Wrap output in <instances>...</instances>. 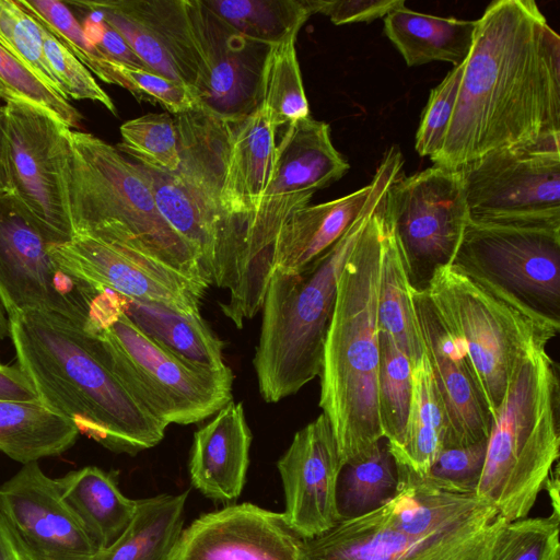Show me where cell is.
Segmentation results:
<instances>
[{
  "instance_id": "cell-31",
  "label": "cell",
  "mask_w": 560,
  "mask_h": 560,
  "mask_svg": "<svg viewBox=\"0 0 560 560\" xmlns=\"http://www.w3.org/2000/svg\"><path fill=\"white\" fill-rule=\"evenodd\" d=\"M377 299L378 332L389 335L415 366L424 354L407 267L386 212Z\"/></svg>"
},
{
  "instance_id": "cell-27",
  "label": "cell",
  "mask_w": 560,
  "mask_h": 560,
  "mask_svg": "<svg viewBox=\"0 0 560 560\" xmlns=\"http://www.w3.org/2000/svg\"><path fill=\"white\" fill-rule=\"evenodd\" d=\"M476 26L477 21L418 13L405 5L384 18V34L409 67L432 61L460 65L469 55Z\"/></svg>"
},
{
  "instance_id": "cell-50",
  "label": "cell",
  "mask_w": 560,
  "mask_h": 560,
  "mask_svg": "<svg viewBox=\"0 0 560 560\" xmlns=\"http://www.w3.org/2000/svg\"><path fill=\"white\" fill-rule=\"evenodd\" d=\"M0 400L38 401V394L19 365L0 364Z\"/></svg>"
},
{
  "instance_id": "cell-9",
  "label": "cell",
  "mask_w": 560,
  "mask_h": 560,
  "mask_svg": "<svg viewBox=\"0 0 560 560\" xmlns=\"http://www.w3.org/2000/svg\"><path fill=\"white\" fill-rule=\"evenodd\" d=\"M85 329L127 390L166 427L200 422L232 400L229 366L209 371L184 362L148 337L110 290L100 289Z\"/></svg>"
},
{
  "instance_id": "cell-51",
  "label": "cell",
  "mask_w": 560,
  "mask_h": 560,
  "mask_svg": "<svg viewBox=\"0 0 560 560\" xmlns=\"http://www.w3.org/2000/svg\"><path fill=\"white\" fill-rule=\"evenodd\" d=\"M0 560H39L0 513Z\"/></svg>"
},
{
  "instance_id": "cell-37",
  "label": "cell",
  "mask_w": 560,
  "mask_h": 560,
  "mask_svg": "<svg viewBox=\"0 0 560 560\" xmlns=\"http://www.w3.org/2000/svg\"><path fill=\"white\" fill-rule=\"evenodd\" d=\"M127 3L156 35L177 67L185 84L197 94L201 63L189 25L185 0H127Z\"/></svg>"
},
{
  "instance_id": "cell-46",
  "label": "cell",
  "mask_w": 560,
  "mask_h": 560,
  "mask_svg": "<svg viewBox=\"0 0 560 560\" xmlns=\"http://www.w3.org/2000/svg\"><path fill=\"white\" fill-rule=\"evenodd\" d=\"M119 67L138 101L158 103L175 116L201 108L200 101L191 88L148 69L124 65Z\"/></svg>"
},
{
  "instance_id": "cell-16",
  "label": "cell",
  "mask_w": 560,
  "mask_h": 560,
  "mask_svg": "<svg viewBox=\"0 0 560 560\" xmlns=\"http://www.w3.org/2000/svg\"><path fill=\"white\" fill-rule=\"evenodd\" d=\"M48 250L62 271L91 287L187 314L200 313L205 289L139 253L79 235L67 243L49 244Z\"/></svg>"
},
{
  "instance_id": "cell-45",
  "label": "cell",
  "mask_w": 560,
  "mask_h": 560,
  "mask_svg": "<svg viewBox=\"0 0 560 560\" xmlns=\"http://www.w3.org/2000/svg\"><path fill=\"white\" fill-rule=\"evenodd\" d=\"M464 62L454 66L431 90L416 133L415 149L420 156L433 158L442 148L454 112Z\"/></svg>"
},
{
  "instance_id": "cell-14",
  "label": "cell",
  "mask_w": 560,
  "mask_h": 560,
  "mask_svg": "<svg viewBox=\"0 0 560 560\" xmlns=\"http://www.w3.org/2000/svg\"><path fill=\"white\" fill-rule=\"evenodd\" d=\"M386 212L412 288L452 262L469 214L459 170L433 165L399 174L386 192Z\"/></svg>"
},
{
  "instance_id": "cell-44",
  "label": "cell",
  "mask_w": 560,
  "mask_h": 560,
  "mask_svg": "<svg viewBox=\"0 0 560 560\" xmlns=\"http://www.w3.org/2000/svg\"><path fill=\"white\" fill-rule=\"evenodd\" d=\"M38 25L45 57L61 83L67 97L97 102L112 114L117 115L113 100L100 86L88 68L48 30L40 23Z\"/></svg>"
},
{
  "instance_id": "cell-5",
  "label": "cell",
  "mask_w": 560,
  "mask_h": 560,
  "mask_svg": "<svg viewBox=\"0 0 560 560\" xmlns=\"http://www.w3.org/2000/svg\"><path fill=\"white\" fill-rule=\"evenodd\" d=\"M382 161L378 186L340 238L302 271L271 273L253 360L259 393L267 402L298 393L320 373L339 275L378 202L401 173L404 159L397 148H389Z\"/></svg>"
},
{
  "instance_id": "cell-11",
  "label": "cell",
  "mask_w": 560,
  "mask_h": 560,
  "mask_svg": "<svg viewBox=\"0 0 560 560\" xmlns=\"http://www.w3.org/2000/svg\"><path fill=\"white\" fill-rule=\"evenodd\" d=\"M69 129L28 102L0 106V186L12 194L49 244L74 237Z\"/></svg>"
},
{
  "instance_id": "cell-47",
  "label": "cell",
  "mask_w": 560,
  "mask_h": 560,
  "mask_svg": "<svg viewBox=\"0 0 560 560\" xmlns=\"http://www.w3.org/2000/svg\"><path fill=\"white\" fill-rule=\"evenodd\" d=\"M487 441L441 451L427 476L445 487L476 492L481 476Z\"/></svg>"
},
{
  "instance_id": "cell-18",
  "label": "cell",
  "mask_w": 560,
  "mask_h": 560,
  "mask_svg": "<svg viewBox=\"0 0 560 560\" xmlns=\"http://www.w3.org/2000/svg\"><path fill=\"white\" fill-rule=\"evenodd\" d=\"M0 513L39 560H95L101 551L38 462L0 486Z\"/></svg>"
},
{
  "instance_id": "cell-15",
  "label": "cell",
  "mask_w": 560,
  "mask_h": 560,
  "mask_svg": "<svg viewBox=\"0 0 560 560\" xmlns=\"http://www.w3.org/2000/svg\"><path fill=\"white\" fill-rule=\"evenodd\" d=\"M36 224L0 186V304L12 316L23 311L60 315L86 327L100 289L62 271Z\"/></svg>"
},
{
  "instance_id": "cell-41",
  "label": "cell",
  "mask_w": 560,
  "mask_h": 560,
  "mask_svg": "<svg viewBox=\"0 0 560 560\" xmlns=\"http://www.w3.org/2000/svg\"><path fill=\"white\" fill-rule=\"evenodd\" d=\"M0 26L11 46L12 55L44 85L69 101L45 57L38 23L18 0H0Z\"/></svg>"
},
{
  "instance_id": "cell-32",
  "label": "cell",
  "mask_w": 560,
  "mask_h": 560,
  "mask_svg": "<svg viewBox=\"0 0 560 560\" xmlns=\"http://www.w3.org/2000/svg\"><path fill=\"white\" fill-rule=\"evenodd\" d=\"M135 162L149 184L160 214L198 253L210 276V264L220 229L219 217L199 201L174 172Z\"/></svg>"
},
{
  "instance_id": "cell-39",
  "label": "cell",
  "mask_w": 560,
  "mask_h": 560,
  "mask_svg": "<svg viewBox=\"0 0 560 560\" xmlns=\"http://www.w3.org/2000/svg\"><path fill=\"white\" fill-rule=\"evenodd\" d=\"M119 131L121 142L116 147L131 160L165 172L178 170V135L170 114L150 113L129 119Z\"/></svg>"
},
{
  "instance_id": "cell-49",
  "label": "cell",
  "mask_w": 560,
  "mask_h": 560,
  "mask_svg": "<svg viewBox=\"0 0 560 560\" xmlns=\"http://www.w3.org/2000/svg\"><path fill=\"white\" fill-rule=\"evenodd\" d=\"M80 9L86 11L81 24L86 36L108 59L119 65L147 69L121 35L97 12Z\"/></svg>"
},
{
  "instance_id": "cell-28",
  "label": "cell",
  "mask_w": 560,
  "mask_h": 560,
  "mask_svg": "<svg viewBox=\"0 0 560 560\" xmlns=\"http://www.w3.org/2000/svg\"><path fill=\"white\" fill-rule=\"evenodd\" d=\"M78 435L73 422L40 400H0V452L15 462L61 455Z\"/></svg>"
},
{
  "instance_id": "cell-35",
  "label": "cell",
  "mask_w": 560,
  "mask_h": 560,
  "mask_svg": "<svg viewBox=\"0 0 560 560\" xmlns=\"http://www.w3.org/2000/svg\"><path fill=\"white\" fill-rule=\"evenodd\" d=\"M296 37L268 47L260 75V106L278 129L310 116L295 50Z\"/></svg>"
},
{
  "instance_id": "cell-29",
  "label": "cell",
  "mask_w": 560,
  "mask_h": 560,
  "mask_svg": "<svg viewBox=\"0 0 560 560\" xmlns=\"http://www.w3.org/2000/svg\"><path fill=\"white\" fill-rule=\"evenodd\" d=\"M188 494L184 491L138 499L127 528L95 560H172L184 529Z\"/></svg>"
},
{
  "instance_id": "cell-52",
  "label": "cell",
  "mask_w": 560,
  "mask_h": 560,
  "mask_svg": "<svg viewBox=\"0 0 560 560\" xmlns=\"http://www.w3.org/2000/svg\"><path fill=\"white\" fill-rule=\"evenodd\" d=\"M544 489L548 492L551 501L552 513L560 515V502H559V466L556 464L551 474L544 485Z\"/></svg>"
},
{
  "instance_id": "cell-8",
  "label": "cell",
  "mask_w": 560,
  "mask_h": 560,
  "mask_svg": "<svg viewBox=\"0 0 560 560\" xmlns=\"http://www.w3.org/2000/svg\"><path fill=\"white\" fill-rule=\"evenodd\" d=\"M349 167L331 142L328 124L308 116L287 126L276 142L272 173L259 206L224 250L223 277L233 293L246 300L265 296L282 226L310 205L316 190L341 178Z\"/></svg>"
},
{
  "instance_id": "cell-24",
  "label": "cell",
  "mask_w": 560,
  "mask_h": 560,
  "mask_svg": "<svg viewBox=\"0 0 560 560\" xmlns=\"http://www.w3.org/2000/svg\"><path fill=\"white\" fill-rule=\"evenodd\" d=\"M384 173L381 161L366 186L338 199L306 206L284 223L273 245L272 271L293 275L327 250L364 210Z\"/></svg>"
},
{
  "instance_id": "cell-54",
  "label": "cell",
  "mask_w": 560,
  "mask_h": 560,
  "mask_svg": "<svg viewBox=\"0 0 560 560\" xmlns=\"http://www.w3.org/2000/svg\"><path fill=\"white\" fill-rule=\"evenodd\" d=\"M0 46L3 47L7 51H9L12 55L11 46H10L9 42L7 40L1 26H0Z\"/></svg>"
},
{
  "instance_id": "cell-12",
  "label": "cell",
  "mask_w": 560,
  "mask_h": 560,
  "mask_svg": "<svg viewBox=\"0 0 560 560\" xmlns=\"http://www.w3.org/2000/svg\"><path fill=\"white\" fill-rule=\"evenodd\" d=\"M451 265L560 325V225L468 221Z\"/></svg>"
},
{
  "instance_id": "cell-21",
  "label": "cell",
  "mask_w": 560,
  "mask_h": 560,
  "mask_svg": "<svg viewBox=\"0 0 560 560\" xmlns=\"http://www.w3.org/2000/svg\"><path fill=\"white\" fill-rule=\"evenodd\" d=\"M301 541L283 513L229 504L184 528L172 560H298Z\"/></svg>"
},
{
  "instance_id": "cell-36",
  "label": "cell",
  "mask_w": 560,
  "mask_h": 560,
  "mask_svg": "<svg viewBox=\"0 0 560 560\" xmlns=\"http://www.w3.org/2000/svg\"><path fill=\"white\" fill-rule=\"evenodd\" d=\"M412 397V364L393 338L380 332L378 415L390 454L401 446Z\"/></svg>"
},
{
  "instance_id": "cell-34",
  "label": "cell",
  "mask_w": 560,
  "mask_h": 560,
  "mask_svg": "<svg viewBox=\"0 0 560 560\" xmlns=\"http://www.w3.org/2000/svg\"><path fill=\"white\" fill-rule=\"evenodd\" d=\"M397 487L395 460L386 441L381 440L363 457L342 467L337 488L340 521L381 506L395 495Z\"/></svg>"
},
{
  "instance_id": "cell-10",
  "label": "cell",
  "mask_w": 560,
  "mask_h": 560,
  "mask_svg": "<svg viewBox=\"0 0 560 560\" xmlns=\"http://www.w3.org/2000/svg\"><path fill=\"white\" fill-rule=\"evenodd\" d=\"M445 326L465 345L494 420L520 365L560 330L454 265L439 267L424 289Z\"/></svg>"
},
{
  "instance_id": "cell-13",
  "label": "cell",
  "mask_w": 560,
  "mask_h": 560,
  "mask_svg": "<svg viewBox=\"0 0 560 560\" xmlns=\"http://www.w3.org/2000/svg\"><path fill=\"white\" fill-rule=\"evenodd\" d=\"M459 172L469 221L560 225V137L492 150Z\"/></svg>"
},
{
  "instance_id": "cell-2",
  "label": "cell",
  "mask_w": 560,
  "mask_h": 560,
  "mask_svg": "<svg viewBox=\"0 0 560 560\" xmlns=\"http://www.w3.org/2000/svg\"><path fill=\"white\" fill-rule=\"evenodd\" d=\"M18 365L42 402L115 453L154 447L166 425L127 390L95 335L60 315L23 311L9 316Z\"/></svg>"
},
{
  "instance_id": "cell-19",
  "label": "cell",
  "mask_w": 560,
  "mask_h": 560,
  "mask_svg": "<svg viewBox=\"0 0 560 560\" xmlns=\"http://www.w3.org/2000/svg\"><path fill=\"white\" fill-rule=\"evenodd\" d=\"M411 300L446 419L444 448L487 441L493 418L465 345L442 322L425 290L411 287Z\"/></svg>"
},
{
  "instance_id": "cell-1",
  "label": "cell",
  "mask_w": 560,
  "mask_h": 560,
  "mask_svg": "<svg viewBox=\"0 0 560 560\" xmlns=\"http://www.w3.org/2000/svg\"><path fill=\"white\" fill-rule=\"evenodd\" d=\"M560 137V37L533 0H495L477 20L434 165Z\"/></svg>"
},
{
  "instance_id": "cell-25",
  "label": "cell",
  "mask_w": 560,
  "mask_h": 560,
  "mask_svg": "<svg viewBox=\"0 0 560 560\" xmlns=\"http://www.w3.org/2000/svg\"><path fill=\"white\" fill-rule=\"evenodd\" d=\"M56 482L100 550L118 539L136 513L138 500L121 492L116 471L85 466L56 478Z\"/></svg>"
},
{
  "instance_id": "cell-6",
  "label": "cell",
  "mask_w": 560,
  "mask_h": 560,
  "mask_svg": "<svg viewBox=\"0 0 560 560\" xmlns=\"http://www.w3.org/2000/svg\"><path fill=\"white\" fill-rule=\"evenodd\" d=\"M68 135L74 236L139 253L207 290L212 281L200 256L160 214L137 163L90 132L69 129Z\"/></svg>"
},
{
  "instance_id": "cell-26",
  "label": "cell",
  "mask_w": 560,
  "mask_h": 560,
  "mask_svg": "<svg viewBox=\"0 0 560 560\" xmlns=\"http://www.w3.org/2000/svg\"><path fill=\"white\" fill-rule=\"evenodd\" d=\"M127 316L152 340L184 362L209 371L228 368L223 341L200 313L187 314L164 304L120 295Z\"/></svg>"
},
{
  "instance_id": "cell-22",
  "label": "cell",
  "mask_w": 560,
  "mask_h": 560,
  "mask_svg": "<svg viewBox=\"0 0 560 560\" xmlns=\"http://www.w3.org/2000/svg\"><path fill=\"white\" fill-rule=\"evenodd\" d=\"M276 131L260 105L232 119L219 199L222 223L213 256L257 210L272 173Z\"/></svg>"
},
{
  "instance_id": "cell-42",
  "label": "cell",
  "mask_w": 560,
  "mask_h": 560,
  "mask_svg": "<svg viewBox=\"0 0 560 560\" xmlns=\"http://www.w3.org/2000/svg\"><path fill=\"white\" fill-rule=\"evenodd\" d=\"M560 515L506 522L492 560H560Z\"/></svg>"
},
{
  "instance_id": "cell-23",
  "label": "cell",
  "mask_w": 560,
  "mask_h": 560,
  "mask_svg": "<svg viewBox=\"0 0 560 560\" xmlns=\"http://www.w3.org/2000/svg\"><path fill=\"white\" fill-rule=\"evenodd\" d=\"M252 439L243 404L231 400L194 434L191 485L212 501H235L246 482Z\"/></svg>"
},
{
  "instance_id": "cell-43",
  "label": "cell",
  "mask_w": 560,
  "mask_h": 560,
  "mask_svg": "<svg viewBox=\"0 0 560 560\" xmlns=\"http://www.w3.org/2000/svg\"><path fill=\"white\" fill-rule=\"evenodd\" d=\"M0 80L24 101L39 107L72 130L82 116L68 100L44 85L22 62L0 46Z\"/></svg>"
},
{
  "instance_id": "cell-33",
  "label": "cell",
  "mask_w": 560,
  "mask_h": 560,
  "mask_svg": "<svg viewBox=\"0 0 560 560\" xmlns=\"http://www.w3.org/2000/svg\"><path fill=\"white\" fill-rule=\"evenodd\" d=\"M201 1L244 37L268 47L296 37L313 15L310 0Z\"/></svg>"
},
{
  "instance_id": "cell-30",
  "label": "cell",
  "mask_w": 560,
  "mask_h": 560,
  "mask_svg": "<svg viewBox=\"0 0 560 560\" xmlns=\"http://www.w3.org/2000/svg\"><path fill=\"white\" fill-rule=\"evenodd\" d=\"M446 419L425 353L412 366V397L404 440L392 454L397 472L428 475L444 448Z\"/></svg>"
},
{
  "instance_id": "cell-53",
  "label": "cell",
  "mask_w": 560,
  "mask_h": 560,
  "mask_svg": "<svg viewBox=\"0 0 560 560\" xmlns=\"http://www.w3.org/2000/svg\"><path fill=\"white\" fill-rule=\"evenodd\" d=\"M0 100L3 101L4 103H7L9 101H24L15 92H13L11 89H9L1 80H0Z\"/></svg>"
},
{
  "instance_id": "cell-3",
  "label": "cell",
  "mask_w": 560,
  "mask_h": 560,
  "mask_svg": "<svg viewBox=\"0 0 560 560\" xmlns=\"http://www.w3.org/2000/svg\"><path fill=\"white\" fill-rule=\"evenodd\" d=\"M395 495L302 539L298 560H492L506 523L476 494L397 472Z\"/></svg>"
},
{
  "instance_id": "cell-7",
  "label": "cell",
  "mask_w": 560,
  "mask_h": 560,
  "mask_svg": "<svg viewBox=\"0 0 560 560\" xmlns=\"http://www.w3.org/2000/svg\"><path fill=\"white\" fill-rule=\"evenodd\" d=\"M558 368L547 350L516 370L494 417L476 494L506 521L527 517L560 453Z\"/></svg>"
},
{
  "instance_id": "cell-20",
  "label": "cell",
  "mask_w": 560,
  "mask_h": 560,
  "mask_svg": "<svg viewBox=\"0 0 560 560\" xmlns=\"http://www.w3.org/2000/svg\"><path fill=\"white\" fill-rule=\"evenodd\" d=\"M277 468L284 492L283 515L301 539L317 537L340 521L337 488L342 463L324 413L295 433Z\"/></svg>"
},
{
  "instance_id": "cell-17",
  "label": "cell",
  "mask_w": 560,
  "mask_h": 560,
  "mask_svg": "<svg viewBox=\"0 0 560 560\" xmlns=\"http://www.w3.org/2000/svg\"><path fill=\"white\" fill-rule=\"evenodd\" d=\"M200 58L197 88L201 108L223 118H242L260 104V75L268 46L244 37L201 0H185Z\"/></svg>"
},
{
  "instance_id": "cell-40",
  "label": "cell",
  "mask_w": 560,
  "mask_h": 560,
  "mask_svg": "<svg viewBox=\"0 0 560 560\" xmlns=\"http://www.w3.org/2000/svg\"><path fill=\"white\" fill-rule=\"evenodd\" d=\"M71 3L78 8L97 12L121 35L148 70L185 84L166 49L152 30L129 8L127 0H84L71 1Z\"/></svg>"
},
{
  "instance_id": "cell-38",
  "label": "cell",
  "mask_w": 560,
  "mask_h": 560,
  "mask_svg": "<svg viewBox=\"0 0 560 560\" xmlns=\"http://www.w3.org/2000/svg\"><path fill=\"white\" fill-rule=\"evenodd\" d=\"M21 7L59 42H61L90 72L108 84L133 92L120 71L119 63L108 59L86 36L71 10L58 0H18Z\"/></svg>"
},
{
  "instance_id": "cell-4",
  "label": "cell",
  "mask_w": 560,
  "mask_h": 560,
  "mask_svg": "<svg viewBox=\"0 0 560 560\" xmlns=\"http://www.w3.org/2000/svg\"><path fill=\"white\" fill-rule=\"evenodd\" d=\"M385 198L386 194L339 275L324 345L319 407L329 420L342 467L363 457L384 439L377 401V299Z\"/></svg>"
},
{
  "instance_id": "cell-48",
  "label": "cell",
  "mask_w": 560,
  "mask_h": 560,
  "mask_svg": "<svg viewBox=\"0 0 560 560\" xmlns=\"http://www.w3.org/2000/svg\"><path fill=\"white\" fill-rule=\"evenodd\" d=\"M405 3V0H310L313 14L322 13L335 25L370 23L385 18Z\"/></svg>"
}]
</instances>
